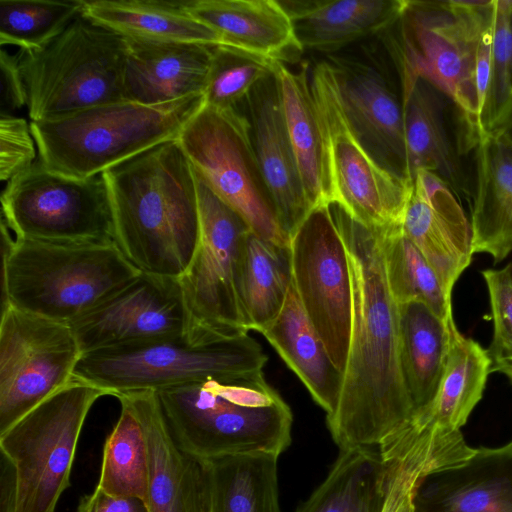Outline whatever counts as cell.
<instances>
[{
  "label": "cell",
  "mask_w": 512,
  "mask_h": 512,
  "mask_svg": "<svg viewBox=\"0 0 512 512\" xmlns=\"http://www.w3.org/2000/svg\"><path fill=\"white\" fill-rule=\"evenodd\" d=\"M345 241L352 286V328L341 395L327 419L341 449L379 447L415 418L399 360L398 303L389 288L382 228H368L330 204Z\"/></svg>",
  "instance_id": "cell-1"
},
{
  "label": "cell",
  "mask_w": 512,
  "mask_h": 512,
  "mask_svg": "<svg viewBox=\"0 0 512 512\" xmlns=\"http://www.w3.org/2000/svg\"><path fill=\"white\" fill-rule=\"evenodd\" d=\"M102 175L120 251L140 272L179 278L197 247L199 212L193 168L177 139Z\"/></svg>",
  "instance_id": "cell-2"
},
{
  "label": "cell",
  "mask_w": 512,
  "mask_h": 512,
  "mask_svg": "<svg viewBox=\"0 0 512 512\" xmlns=\"http://www.w3.org/2000/svg\"><path fill=\"white\" fill-rule=\"evenodd\" d=\"M496 0H406L397 21L381 33L397 69L401 102L424 79L458 108L467 146L482 136L478 68L492 49Z\"/></svg>",
  "instance_id": "cell-3"
},
{
  "label": "cell",
  "mask_w": 512,
  "mask_h": 512,
  "mask_svg": "<svg viewBox=\"0 0 512 512\" xmlns=\"http://www.w3.org/2000/svg\"><path fill=\"white\" fill-rule=\"evenodd\" d=\"M156 393L178 445L202 461L245 455L279 457L291 444V409L263 374Z\"/></svg>",
  "instance_id": "cell-4"
},
{
  "label": "cell",
  "mask_w": 512,
  "mask_h": 512,
  "mask_svg": "<svg viewBox=\"0 0 512 512\" xmlns=\"http://www.w3.org/2000/svg\"><path fill=\"white\" fill-rule=\"evenodd\" d=\"M4 304L70 324L133 282L140 271L115 242L12 239L1 222Z\"/></svg>",
  "instance_id": "cell-5"
},
{
  "label": "cell",
  "mask_w": 512,
  "mask_h": 512,
  "mask_svg": "<svg viewBox=\"0 0 512 512\" xmlns=\"http://www.w3.org/2000/svg\"><path fill=\"white\" fill-rule=\"evenodd\" d=\"M203 105V94L155 105L123 100L30 126L38 160L47 169L86 179L176 140Z\"/></svg>",
  "instance_id": "cell-6"
},
{
  "label": "cell",
  "mask_w": 512,
  "mask_h": 512,
  "mask_svg": "<svg viewBox=\"0 0 512 512\" xmlns=\"http://www.w3.org/2000/svg\"><path fill=\"white\" fill-rule=\"evenodd\" d=\"M268 361L248 333L196 340L188 335L82 354L74 377L117 393L204 383L234 382L263 374Z\"/></svg>",
  "instance_id": "cell-7"
},
{
  "label": "cell",
  "mask_w": 512,
  "mask_h": 512,
  "mask_svg": "<svg viewBox=\"0 0 512 512\" xmlns=\"http://www.w3.org/2000/svg\"><path fill=\"white\" fill-rule=\"evenodd\" d=\"M127 40L83 13L44 48L16 54L31 122L123 101Z\"/></svg>",
  "instance_id": "cell-8"
},
{
  "label": "cell",
  "mask_w": 512,
  "mask_h": 512,
  "mask_svg": "<svg viewBox=\"0 0 512 512\" xmlns=\"http://www.w3.org/2000/svg\"><path fill=\"white\" fill-rule=\"evenodd\" d=\"M108 391L73 376L61 389L0 433L13 464L15 512H55L70 486L81 431L93 404Z\"/></svg>",
  "instance_id": "cell-9"
},
{
  "label": "cell",
  "mask_w": 512,
  "mask_h": 512,
  "mask_svg": "<svg viewBox=\"0 0 512 512\" xmlns=\"http://www.w3.org/2000/svg\"><path fill=\"white\" fill-rule=\"evenodd\" d=\"M193 173L199 238L190 264L178 278L190 318L188 336L199 340L248 333L237 273L243 242L251 229L194 168Z\"/></svg>",
  "instance_id": "cell-10"
},
{
  "label": "cell",
  "mask_w": 512,
  "mask_h": 512,
  "mask_svg": "<svg viewBox=\"0 0 512 512\" xmlns=\"http://www.w3.org/2000/svg\"><path fill=\"white\" fill-rule=\"evenodd\" d=\"M192 167L259 237L281 246V229L255 154L250 123L237 108L204 105L177 138Z\"/></svg>",
  "instance_id": "cell-11"
},
{
  "label": "cell",
  "mask_w": 512,
  "mask_h": 512,
  "mask_svg": "<svg viewBox=\"0 0 512 512\" xmlns=\"http://www.w3.org/2000/svg\"><path fill=\"white\" fill-rule=\"evenodd\" d=\"M2 222L16 238L48 242H115L112 207L102 174L76 179L38 159L7 182Z\"/></svg>",
  "instance_id": "cell-12"
},
{
  "label": "cell",
  "mask_w": 512,
  "mask_h": 512,
  "mask_svg": "<svg viewBox=\"0 0 512 512\" xmlns=\"http://www.w3.org/2000/svg\"><path fill=\"white\" fill-rule=\"evenodd\" d=\"M310 82L327 143L332 203L368 228L401 223L412 182L384 169L362 146L328 60L310 65Z\"/></svg>",
  "instance_id": "cell-13"
},
{
  "label": "cell",
  "mask_w": 512,
  "mask_h": 512,
  "mask_svg": "<svg viewBox=\"0 0 512 512\" xmlns=\"http://www.w3.org/2000/svg\"><path fill=\"white\" fill-rule=\"evenodd\" d=\"M82 352L69 324L4 304L0 323V433L64 387Z\"/></svg>",
  "instance_id": "cell-14"
},
{
  "label": "cell",
  "mask_w": 512,
  "mask_h": 512,
  "mask_svg": "<svg viewBox=\"0 0 512 512\" xmlns=\"http://www.w3.org/2000/svg\"><path fill=\"white\" fill-rule=\"evenodd\" d=\"M293 282L332 362L344 374L352 328L349 255L330 204L310 210L290 238Z\"/></svg>",
  "instance_id": "cell-15"
},
{
  "label": "cell",
  "mask_w": 512,
  "mask_h": 512,
  "mask_svg": "<svg viewBox=\"0 0 512 512\" xmlns=\"http://www.w3.org/2000/svg\"><path fill=\"white\" fill-rule=\"evenodd\" d=\"M69 326L84 354L189 335L190 318L178 278L141 272Z\"/></svg>",
  "instance_id": "cell-16"
},
{
  "label": "cell",
  "mask_w": 512,
  "mask_h": 512,
  "mask_svg": "<svg viewBox=\"0 0 512 512\" xmlns=\"http://www.w3.org/2000/svg\"><path fill=\"white\" fill-rule=\"evenodd\" d=\"M341 104L350 127L372 158L389 172L412 182L401 100L375 66L330 57Z\"/></svg>",
  "instance_id": "cell-17"
},
{
  "label": "cell",
  "mask_w": 512,
  "mask_h": 512,
  "mask_svg": "<svg viewBox=\"0 0 512 512\" xmlns=\"http://www.w3.org/2000/svg\"><path fill=\"white\" fill-rule=\"evenodd\" d=\"M121 393L131 401L146 436L149 483L145 502L148 511L211 512L208 462L195 458L178 445L157 393L151 390Z\"/></svg>",
  "instance_id": "cell-18"
},
{
  "label": "cell",
  "mask_w": 512,
  "mask_h": 512,
  "mask_svg": "<svg viewBox=\"0 0 512 512\" xmlns=\"http://www.w3.org/2000/svg\"><path fill=\"white\" fill-rule=\"evenodd\" d=\"M401 228L451 294L472 260L471 228L454 193L437 175L415 173Z\"/></svg>",
  "instance_id": "cell-19"
},
{
  "label": "cell",
  "mask_w": 512,
  "mask_h": 512,
  "mask_svg": "<svg viewBox=\"0 0 512 512\" xmlns=\"http://www.w3.org/2000/svg\"><path fill=\"white\" fill-rule=\"evenodd\" d=\"M244 102L255 154L276 219L290 239L311 208L288 136L275 72L261 80Z\"/></svg>",
  "instance_id": "cell-20"
},
{
  "label": "cell",
  "mask_w": 512,
  "mask_h": 512,
  "mask_svg": "<svg viewBox=\"0 0 512 512\" xmlns=\"http://www.w3.org/2000/svg\"><path fill=\"white\" fill-rule=\"evenodd\" d=\"M415 512H512V441L477 448L466 462L428 475Z\"/></svg>",
  "instance_id": "cell-21"
},
{
  "label": "cell",
  "mask_w": 512,
  "mask_h": 512,
  "mask_svg": "<svg viewBox=\"0 0 512 512\" xmlns=\"http://www.w3.org/2000/svg\"><path fill=\"white\" fill-rule=\"evenodd\" d=\"M126 40L125 100L155 105L204 95L214 46Z\"/></svg>",
  "instance_id": "cell-22"
},
{
  "label": "cell",
  "mask_w": 512,
  "mask_h": 512,
  "mask_svg": "<svg viewBox=\"0 0 512 512\" xmlns=\"http://www.w3.org/2000/svg\"><path fill=\"white\" fill-rule=\"evenodd\" d=\"M186 7L220 45L284 63L302 51L278 0H190Z\"/></svg>",
  "instance_id": "cell-23"
},
{
  "label": "cell",
  "mask_w": 512,
  "mask_h": 512,
  "mask_svg": "<svg viewBox=\"0 0 512 512\" xmlns=\"http://www.w3.org/2000/svg\"><path fill=\"white\" fill-rule=\"evenodd\" d=\"M302 49L335 52L381 34L401 15L406 0H278Z\"/></svg>",
  "instance_id": "cell-24"
},
{
  "label": "cell",
  "mask_w": 512,
  "mask_h": 512,
  "mask_svg": "<svg viewBox=\"0 0 512 512\" xmlns=\"http://www.w3.org/2000/svg\"><path fill=\"white\" fill-rule=\"evenodd\" d=\"M475 147L472 252L487 253L500 262L512 252V141L492 130Z\"/></svg>",
  "instance_id": "cell-25"
},
{
  "label": "cell",
  "mask_w": 512,
  "mask_h": 512,
  "mask_svg": "<svg viewBox=\"0 0 512 512\" xmlns=\"http://www.w3.org/2000/svg\"><path fill=\"white\" fill-rule=\"evenodd\" d=\"M288 136L311 210L332 203L328 150L310 82V64H275Z\"/></svg>",
  "instance_id": "cell-26"
},
{
  "label": "cell",
  "mask_w": 512,
  "mask_h": 512,
  "mask_svg": "<svg viewBox=\"0 0 512 512\" xmlns=\"http://www.w3.org/2000/svg\"><path fill=\"white\" fill-rule=\"evenodd\" d=\"M331 418L338 407L344 374L332 362L308 318L293 278L277 318L261 332Z\"/></svg>",
  "instance_id": "cell-27"
},
{
  "label": "cell",
  "mask_w": 512,
  "mask_h": 512,
  "mask_svg": "<svg viewBox=\"0 0 512 512\" xmlns=\"http://www.w3.org/2000/svg\"><path fill=\"white\" fill-rule=\"evenodd\" d=\"M398 314L400 369L416 417L436 396L457 327L420 301L398 304Z\"/></svg>",
  "instance_id": "cell-28"
},
{
  "label": "cell",
  "mask_w": 512,
  "mask_h": 512,
  "mask_svg": "<svg viewBox=\"0 0 512 512\" xmlns=\"http://www.w3.org/2000/svg\"><path fill=\"white\" fill-rule=\"evenodd\" d=\"M83 15L127 39L220 45L219 36L196 19L186 1L91 0Z\"/></svg>",
  "instance_id": "cell-29"
},
{
  "label": "cell",
  "mask_w": 512,
  "mask_h": 512,
  "mask_svg": "<svg viewBox=\"0 0 512 512\" xmlns=\"http://www.w3.org/2000/svg\"><path fill=\"white\" fill-rule=\"evenodd\" d=\"M442 92L418 79L402 100L405 140L411 179L419 170L437 175L456 193H467L465 177L445 123Z\"/></svg>",
  "instance_id": "cell-30"
},
{
  "label": "cell",
  "mask_w": 512,
  "mask_h": 512,
  "mask_svg": "<svg viewBox=\"0 0 512 512\" xmlns=\"http://www.w3.org/2000/svg\"><path fill=\"white\" fill-rule=\"evenodd\" d=\"M392 470L372 448L341 449L325 480L296 512H382Z\"/></svg>",
  "instance_id": "cell-31"
},
{
  "label": "cell",
  "mask_w": 512,
  "mask_h": 512,
  "mask_svg": "<svg viewBox=\"0 0 512 512\" xmlns=\"http://www.w3.org/2000/svg\"><path fill=\"white\" fill-rule=\"evenodd\" d=\"M290 246L246 235L237 273V292L249 330L264 331L281 312L292 282Z\"/></svg>",
  "instance_id": "cell-32"
},
{
  "label": "cell",
  "mask_w": 512,
  "mask_h": 512,
  "mask_svg": "<svg viewBox=\"0 0 512 512\" xmlns=\"http://www.w3.org/2000/svg\"><path fill=\"white\" fill-rule=\"evenodd\" d=\"M490 372L487 350L456 329L436 396L413 421L460 430L481 400Z\"/></svg>",
  "instance_id": "cell-33"
},
{
  "label": "cell",
  "mask_w": 512,
  "mask_h": 512,
  "mask_svg": "<svg viewBox=\"0 0 512 512\" xmlns=\"http://www.w3.org/2000/svg\"><path fill=\"white\" fill-rule=\"evenodd\" d=\"M278 457L245 455L208 462L211 512H281Z\"/></svg>",
  "instance_id": "cell-34"
},
{
  "label": "cell",
  "mask_w": 512,
  "mask_h": 512,
  "mask_svg": "<svg viewBox=\"0 0 512 512\" xmlns=\"http://www.w3.org/2000/svg\"><path fill=\"white\" fill-rule=\"evenodd\" d=\"M120 416L107 436L97 486L116 496L146 500L149 483L145 432L135 408L125 393L114 395Z\"/></svg>",
  "instance_id": "cell-35"
},
{
  "label": "cell",
  "mask_w": 512,
  "mask_h": 512,
  "mask_svg": "<svg viewBox=\"0 0 512 512\" xmlns=\"http://www.w3.org/2000/svg\"><path fill=\"white\" fill-rule=\"evenodd\" d=\"M382 246L386 276L395 301H420L447 322H454L451 294L442 285L434 269L403 233L401 223L382 228Z\"/></svg>",
  "instance_id": "cell-36"
},
{
  "label": "cell",
  "mask_w": 512,
  "mask_h": 512,
  "mask_svg": "<svg viewBox=\"0 0 512 512\" xmlns=\"http://www.w3.org/2000/svg\"><path fill=\"white\" fill-rule=\"evenodd\" d=\"M83 5L84 0H1L0 44L40 50L83 13Z\"/></svg>",
  "instance_id": "cell-37"
},
{
  "label": "cell",
  "mask_w": 512,
  "mask_h": 512,
  "mask_svg": "<svg viewBox=\"0 0 512 512\" xmlns=\"http://www.w3.org/2000/svg\"><path fill=\"white\" fill-rule=\"evenodd\" d=\"M276 62L233 47L214 46L204 103L218 109L237 108L261 80L274 73Z\"/></svg>",
  "instance_id": "cell-38"
},
{
  "label": "cell",
  "mask_w": 512,
  "mask_h": 512,
  "mask_svg": "<svg viewBox=\"0 0 512 512\" xmlns=\"http://www.w3.org/2000/svg\"><path fill=\"white\" fill-rule=\"evenodd\" d=\"M390 463L393 470L382 512H415L419 485L428 475L450 467L453 457L439 445L418 442Z\"/></svg>",
  "instance_id": "cell-39"
},
{
  "label": "cell",
  "mask_w": 512,
  "mask_h": 512,
  "mask_svg": "<svg viewBox=\"0 0 512 512\" xmlns=\"http://www.w3.org/2000/svg\"><path fill=\"white\" fill-rule=\"evenodd\" d=\"M511 100L512 0H496L490 84L482 115L483 136L498 125Z\"/></svg>",
  "instance_id": "cell-40"
},
{
  "label": "cell",
  "mask_w": 512,
  "mask_h": 512,
  "mask_svg": "<svg viewBox=\"0 0 512 512\" xmlns=\"http://www.w3.org/2000/svg\"><path fill=\"white\" fill-rule=\"evenodd\" d=\"M491 306L493 337L487 350L491 372L504 374L512 383V263L482 271Z\"/></svg>",
  "instance_id": "cell-41"
},
{
  "label": "cell",
  "mask_w": 512,
  "mask_h": 512,
  "mask_svg": "<svg viewBox=\"0 0 512 512\" xmlns=\"http://www.w3.org/2000/svg\"><path fill=\"white\" fill-rule=\"evenodd\" d=\"M38 159L30 123L13 114H0V179L8 182Z\"/></svg>",
  "instance_id": "cell-42"
},
{
  "label": "cell",
  "mask_w": 512,
  "mask_h": 512,
  "mask_svg": "<svg viewBox=\"0 0 512 512\" xmlns=\"http://www.w3.org/2000/svg\"><path fill=\"white\" fill-rule=\"evenodd\" d=\"M0 114H12L27 105V92L16 55L0 53Z\"/></svg>",
  "instance_id": "cell-43"
},
{
  "label": "cell",
  "mask_w": 512,
  "mask_h": 512,
  "mask_svg": "<svg viewBox=\"0 0 512 512\" xmlns=\"http://www.w3.org/2000/svg\"><path fill=\"white\" fill-rule=\"evenodd\" d=\"M77 512H149L146 502L140 498L116 496L95 487L79 502Z\"/></svg>",
  "instance_id": "cell-44"
},
{
  "label": "cell",
  "mask_w": 512,
  "mask_h": 512,
  "mask_svg": "<svg viewBox=\"0 0 512 512\" xmlns=\"http://www.w3.org/2000/svg\"><path fill=\"white\" fill-rule=\"evenodd\" d=\"M17 500L16 473L12 462L3 454L0 460V512H15Z\"/></svg>",
  "instance_id": "cell-45"
},
{
  "label": "cell",
  "mask_w": 512,
  "mask_h": 512,
  "mask_svg": "<svg viewBox=\"0 0 512 512\" xmlns=\"http://www.w3.org/2000/svg\"><path fill=\"white\" fill-rule=\"evenodd\" d=\"M493 130L501 131L512 141V100L505 115Z\"/></svg>",
  "instance_id": "cell-46"
}]
</instances>
